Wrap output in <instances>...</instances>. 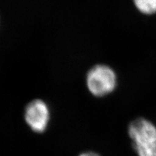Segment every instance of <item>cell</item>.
<instances>
[{
	"label": "cell",
	"mask_w": 156,
	"mask_h": 156,
	"mask_svg": "<svg viewBox=\"0 0 156 156\" xmlns=\"http://www.w3.org/2000/svg\"><path fill=\"white\" fill-rule=\"evenodd\" d=\"M24 119L29 128L34 132H44L50 120V108L44 101L40 99L33 100L26 107Z\"/></svg>",
	"instance_id": "3"
},
{
	"label": "cell",
	"mask_w": 156,
	"mask_h": 156,
	"mask_svg": "<svg viewBox=\"0 0 156 156\" xmlns=\"http://www.w3.org/2000/svg\"><path fill=\"white\" fill-rule=\"evenodd\" d=\"M139 11L146 14L156 12V0H133Z\"/></svg>",
	"instance_id": "4"
},
{
	"label": "cell",
	"mask_w": 156,
	"mask_h": 156,
	"mask_svg": "<svg viewBox=\"0 0 156 156\" xmlns=\"http://www.w3.org/2000/svg\"><path fill=\"white\" fill-rule=\"evenodd\" d=\"M87 86L90 93L98 98L111 94L117 85L115 72L109 66L97 65L88 72Z\"/></svg>",
	"instance_id": "2"
},
{
	"label": "cell",
	"mask_w": 156,
	"mask_h": 156,
	"mask_svg": "<svg viewBox=\"0 0 156 156\" xmlns=\"http://www.w3.org/2000/svg\"><path fill=\"white\" fill-rule=\"evenodd\" d=\"M128 135L137 156H156V126L150 120L138 118L128 126Z\"/></svg>",
	"instance_id": "1"
}]
</instances>
